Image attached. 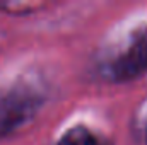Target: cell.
<instances>
[{
  "instance_id": "obj_1",
  "label": "cell",
  "mask_w": 147,
  "mask_h": 145,
  "mask_svg": "<svg viewBox=\"0 0 147 145\" xmlns=\"http://www.w3.org/2000/svg\"><path fill=\"white\" fill-rule=\"evenodd\" d=\"M41 96L28 85H14L0 91V137L10 133L34 116Z\"/></svg>"
},
{
  "instance_id": "obj_2",
  "label": "cell",
  "mask_w": 147,
  "mask_h": 145,
  "mask_svg": "<svg viewBox=\"0 0 147 145\" xmlns=\"http://www.w3.org/2000/svg\"><path fill=\"white\" fill-rule=\"evenodd\" d=\"M147 72V28L134 33L128 44L108 63V75L113 80L127 82Z\"/></svg>"
},
{
  "instance_id": "obj_3",
  "label": "cell",
  "mask_w": 147,
  "mask_h": 145,
  "mask_svg": "<svg viewBox=\"0 0 147 145\" xmlns=\"http://www.w3.org/2000/svg\"><path fill=\"white\" fill-rule=\"evenodd\" d=\"M58 145H110L103 137H99L98 133L91 132L86 126H74L72 130H69Z\"/></svg>"
}]
</instances>
